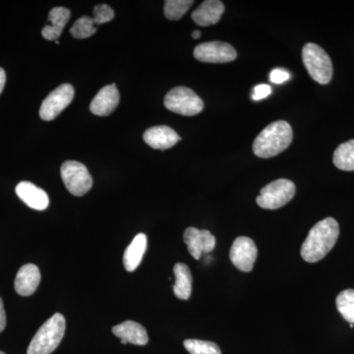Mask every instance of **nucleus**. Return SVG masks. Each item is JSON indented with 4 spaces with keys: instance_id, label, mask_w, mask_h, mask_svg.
Instances as JSON below:
<instances>
[{
    "instance_id": "obj_9",
    "label": "nucleus",
    "mask_w": 354,
    "mask_h": 354,
    "mask_svg": "<svg viewBox=\"0 0 354 354\" xmlns=\"http://www.w3.org/2000/svg\"><path fill=\"white\" fill-rule=\"evenodd\" d=\"M194 57L206 64H227L236 59L237 53L232 44L225 41H208L195 48Z\"/></svg>"
},
{
    "instance_id": "obj_4",
    "label": "nucleus",
    "mask_w": 354,
    "mask_h": 354,
    "mask_svg": "<svg viewBox=\"0 0 354 354\" xmlns=\"http://www.w3.org/2000/svg\"><path fill=\"white\" fill-rule=\"evenodd\" d=\"M305 68L315 82L327 85L333 78V64L330 57L318 44L308 43L302 50Z\"/></svg>"
},
{
    "instance_id": "obj_24",
    "label": "nucleus",
    "mask_w": 354,
    "mask_h": 354,
    "mask_svg": "<svg viewBox=\"0 0 354 354\" xmlns=\"http://www.w3.org/2000/svg\"><path fill=\"white\" fill-rule=\"evenodd\" d=\"M194 3L192 0H167L165 2V16L169 20H179Z\"/></svg>"
},
{
    "instance_id": "obj_11",
    "label": "nucleus",
    "mask_w": 354,
    "mask_h": 354,
    "mask_svg": "<svg viewBox=\"0 0 354 354\" xmlns=\"http://www.w3.org/2000/svg\"><path fill=\"white\" fill-rule=\"evenodd\" d=\"M184 242L194 259L199 260L203 253H209L215 249L216 237L209 230L188 227L184 232Z\"/></svg>"
},
{
    "instance_id": "obj_18",
    "label": "nucleus",
    "mask_w": 354,
    "mask_h": 354,
    "mask_svg": "<svg viewBox=\"0 0 354 354\" xmlns=\"http://www.w3.org/2000/svg\"><path fill=\"white\" fill-rule=\"evenodd\" d=\"M70 11L64 7H55L48 14L50 24L46 25L41 31V35L48 41H57L62 36L65 26L70 19Z\"/></svg>"
},
{
    "instance_id": "obj_10",
    "label": "nucleus",
    "mask_w": 354,
    "mask_h": 354,
    "mask_svg": "<svg viewBox=\"0 0 354 354\" xmlns=\"http://www.w3.org/2000/svg\"><path fill=\"white\" fill-rule=\"evenodd\" d=\"M258 249L252 239L246 236L237 237L232 243L230 257L232 264L241 272L252 271L257 259Z\"/></svg>"
},
{
    "instance_id": "obj_3",
    "label": "nucleus",
    "mask_w": 354,
    "mask_h": 354,
    "mask_svg": "<svg viewBox=\"0 0 354 354\" xmlns=\"http://www.w3.org/2000/svg\"><path fill=\"white\" fill-rule=\"evenodd\" d=\"M65 322L62 314H55L39 328L32 337L27 354H50L59 346L64 337Z\"/></svg>"
},
{
    "instance_id": "obj_8",
    "label": "nucleus",
    "mask_w": 354,
    "mask_h": 354,
    "mask_svg": "<svg viewBox=\"0 0 354 354\" xmlns=\"http://www.w3.org/2000/svg\"><path fill=\"white\" fill-rule=\"evenodd\" d=\"M73 97L74 88L70 84H64L55 88L41 104L39 109L41 120L50 121L57 118L71 104Z\"/></svg>"
},
{
    "instance_id": "obj_29",
    "label": "nucleus",
    "mask_w": 354,
    "mask_h": 354,
    "mask_svg": "<svg viewBox=\"0 0 354 354\" xmlns=\"http://www.w3.org/2000/svg\"><path fill=\"white\" fill-rule=\"evenodd\" d=\"M6 327V314L4 310L3 301L0 298V333L2 332Z\"/></svg>"
},
{
    "instance_id": "obj_7",
    "label": "nucleus",
    "mask_w": 354,
    "mask_h": 354,
    "mask_svg": "<svg viewBox=\"0 0 354 354\" xmlns=\"http://www.w3.org/2000/svg\"><path fill=\"white\" fill-rule=\"evenodd\" d=\"M60 174L67 190L74 196H83L92 188V176L81 162L67 160L62 165Z\"/></svg>"
},
{
    "instance_id": "obj_21",
    "label": "nucleus",
    "mask_w": 354,
    "mask_h": 354,
    "mask_svg": "<svg viewBox=\"0 0 354 354\" xmlns=\"http://www.w3.org/2000/svg\"><path fill=\"white\" fill-rule=\"evenodd\" d=\"M334 164L344 171H354V140L342 143L335 149Z\"/></svg>"
},
{
    "instance_id": "obj_20",
    "label": "nucleus",
    "mask_w": 354,
    "mask_h": 354,
    "mask_svg": "<svg viewBox=\"0 0 354 354\" xmlns=\"http://www.w3.org/2000/svg\"><path fill=\"white\" fill-rule=\"evenodd\" d=\"M176 283L174 286V292L177 298L183 300L189 299L192 291V274L187 265L177 263L174 268Z\"/></svg>"
},
{
    "instance_id": "obj_32",
    "label": "nucleus",
    "mask_w": 354,
    "mask_h": 354,
    "mask_svg": "<svg viewBox=\"0 0 354 354\" xmlns=\"http://www.w3.org/2000/svg\"><path fill=\"white\" fill-rule=\"evenodd\" d=\"M0 354H6V353H2V351H0Z\"/></svg>"
},
{
    "instance_id": "obj_30",
    "label": "nucleus",
    "mask_w": 354,
    "mask_h": 354,
    "mask_svg": "<svg viewBox=\"0 0 354 354\" xmlns=\"http://www.w3.org/2000/svg\"><path fill=\"white\" fill-rule=\"evenodd\" d=\"M6 71L3 69L0 68V94H1L2 91H3L4 86H6Z\"/></svg>"
},
{
    "instance_id": "obj_14",
    "label": "nucleus",
    "mask_w": 354,
    "mask_h": 354,
    "mask_svg": "<svg viewBox=\"0 0 354 354\" xmlns=\"http://www.w3.org/2000/svg\"><path fill=\"white\" fill-rule=\"evenodd\" d=\"M15 191L17 196L30 208L44 211L50 204L46 191L29 181H22L18 184Z\"/></svg>"
},
{
    "instance_id": "obj_28",
    "label": "nucleus",
    "mask_w": 354,
    "mask_h": 354,
    "mask_svg": "<svg viewBox=\"0 0 354 354\" xmlns=\"http://www.w3.org/2000/svg\"><path fill=\"white\" fill-rule=\"evenodd\" d=\"M272 88L271 86L267 84H260L253 88L252 99L254 101H260V100L265 99L268 95H271Z\"/></svg>"
},
{
    "instance_id": "obj_6",
    "label": "nucleus",
    "mask_w": 354,
    "mask_h": 354,
    "mask_svg": "<svg viewBox=\"0 0 354 354\" xmlns=\"http://www.w3.org/2000/svg\"><path fill=\"white\" fill-rule=\"evenodd\" d=\"M295 184L288 179L272 181L261 190L256 201L261 208L276 209L285 206L295 195Z\"/></svg>"
},
{
    "instance_id": "obj_26",
    "label": "nucleus",
    "mask_w": 354,
    "mask_h": 354,
    "mask_svg": "<svg viewBox=\"0 0 354 354\" xmlns=\"http://www.w3.org/2000/svg\"><path fill=\"white\" fill-rule=\"evenodd\" d=\"M113 8L106 4H97L94 7V21L95 24L101 25L113 19Z\"/></svg>"
},
{
    "instance_id": "obj_13",
    "label": "nucleus",
    "mask_w": 354,
    "mask_h": 354,
    "mask_svg": "<svg viewBox=\"0 0 354 354\" xmlns=\"http://www.w3.org/2000/svg\"><path fill=\"white\" fill-rule=\"evenodd\" d=\"M143 137L147 145L156 150H167L181 139L172 128L165 125L149 128Z\"/></svg>"
},
{
    "instance_id": "obj_22",
    "label": "nucleus",
    "mask_w": 354,
    "mask_h": 354,
    "mask_svg": "<svg viewBox=\"0 0 354 354\" xmlns=\"http://www.w3.org/2000/svg\"><path fill=\"white\" fill-rule=\"evenodd\" d=\"M337 308L344 320L354 324V290L342 291L335 300Z\"/></svg>"
},
{
    "instance_id": "obj_1",
    "label": "nucleus",
    "mask_w": 354,
    "mask_h": 354,
    "mask_svg": "<svg viewBox=\"0 0 354 354\" xmlns=\"http://www.w3.org/2000/svg\"><path fill=\"white\" fill-rule=\"evenodd\" d=\"M339 227L333 218L319 221L310 230L301 246V257L306 262L316 263L322 260L332 250L339 239Z\"/></svg>"
},
{
    "instance_id": "obj_2",
    "label": "nucleus",
    "mask_w": 354,
    "mask_h": 354,
    "mask_svg": "<svg viewBox=\"0 0 354 354\" xmlns=\"http://www.w3.org/2000/svg\"><path fill=\"white\" fill-rule=\"evenodd\" d=\"M292 137L290 123L274 121L258 135L253 143V152L262 158L276 157L290 147Z\"/></svg>"
},
{
    "instance_id": "obj_25",
    "label": "nucleus",
    "mask_w": 354,
    "mask_h": 354,
    "mask_svg": "<svg viewBox=\"0 0 354 354\" xmlns=\"http://www.w3.org/2000/svg\"><path fill=\"white\" fill-rule=\"evenodd\" d=\"M184 346L190 354H221V348L215 342L186 339Z\"/></svg>"
},
{
    "instance_id": "obj_23",
    "label": "nucleus",
    "mask_w": 354,
    "mask_h": 354,
    "mask_svg": "<svg viewBox=\"0 0 354 354\" xmlns=\"http://www.w3.org/2000/svg\"><path fill=\"white\" fill-rule=\"evenodd\" d=\"M97 24H95L94 18L88 16H83L72 26L70 32L75 39L90 38L91 36L97 32Z\"/></svg>"
},
{
    "instance_id": "obj_17",
    "label": "nucleus",
    "mask_w": 354,
    "mask_h": 354,
    "mask_svg": "<svg viewBox=\"0 0 354 354\" xmlns=\"http://www.w3.org/2000/svg\"><path fill=\"white\" fill-rule=\"evenodd\" d=\"M225 12V6L218 0H206L201 6L191 14L193 21L198 26L208 27L215 25L221 20V15Z\"/></svg>"
},
{
    "instance_id": "obj_12",
    "label": "nucleus",
    "mask_w": 354,
    "mask_h": 354,
    "mask_svg": "<svg viewBox=\"0 0 354 354\" xmlns=\"http://www.w3.org/2000/svg\"><path fill=\"white\" fill-rule=\"evenodd\" d=\"M118 104H120V93L115 84H111L100 90L91 102L90 109L95 115L106 116L115 111Z\"/></svg>"
},
{
    "instance_id": "obj_5",
    "label": "nucleus",
    "mask_w": 354,
    "mask_h": 354,
    "mask_svg": "<svg viewBox=\"0 0 354 354\" xmlns=\"http://www.w3.org/2000/svg\"><path fill=\"white\" fill-rule=\"evenodd\" d=\"M164 104L169 111L184 116L196 115L204 109L201 97L194 91L186 87L171 88L165 95Z\"/></svg>"
},
{
    "instance_id": "obj_31",
    "label": "nucleus",
    "mask_w": 354,
    "mask_h": 354,
    "mask_svg": "<svg viewBox=\"0 0 354 354\" xmlns=\"http://www.w3.org/2000/svg\"><path fill=\"white\" fill-rule=\"evenodd\" d=\"M192 38L195 39L201 38V32H200L199 30H195V31L192 32Z\"/></svg>"
},
{
    "instance_id": "obj_15",
    "label": "nucleus",
    "mask_w": 354,
    "mask_h": 354,
    "mask_svg": "<svg viewBox=\"0 0 354 354\" xmlns=\"http://www.w3.org/2000/svg\"><path fill=\"white\" fill-rule=\"evenodd\" d=\"M41 283V272L34 264H27L20 268L15 278V290L22 297L34 295Z\"/></svg>"
},
{
    "instance_id": "obj_16",
    "label": "nucleus",
    "mask_w": 354,
    "mask_h": 354,
    "mask_svg": "<svg viewBox=\"0 0 354 354\" xmlns=\"http://www.w3.org/2000/svg\"><path fill=\"white\" fill-rule=\"evenodd\" d=\"M113 333L114 335L120 337L122 344L130 342L136 346H145L149 342L145 328L134 321H125L120 325L114 326Z\"/></svg>"
},
{
    "instance_id": "obj_19",
    "label": "nucleus",
    "mask_w": 354,
    "mask_h": 354,
    "mask_svg": "<svg viewBox=\"0 0 354 354\" xmlns=\"http://www.w3.org/2000/svg\"><path fill=\"white\" fill-rule=\"evenodd\" d=\"M147 249V236L139 234L135 236L123 256V264L128 272H134L143 259Z\"/></svg>"
},
{
    "instance_id": "obj_27",
    "label": "nucleus",
    "mask_w": 354,
    "mask_h": 354,
    "mask_svg": "<svg viewBox=\"0 0 354 354\" xmlns=\"http://www.w3.org/2000/svg\"><path fill=\"white\" fill-rule=\"evenodd\" d=\"M290 74L286 69L274 68L270 73V80L272 83L281 84L290 80Z\"/></svg>"
}]
</instances>
